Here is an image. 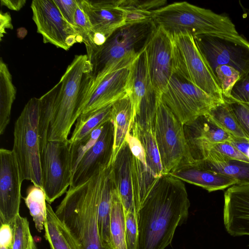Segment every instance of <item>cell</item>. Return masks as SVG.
I'll return each mask as SVG.
<instances>
[{"instance_id": "1", "label": "cell", "mask_w": 249, "mask_h": 249, "mask_svg": "<svg viewBox=\"0 0 249 249\" xmlns=\"http://www.w3.org/2000/svg\"><path fill=\"white\" fill-rule=\"evenodd\" d=\"M190 201L181 180L164 175L139 213L138 249H165L188 217Z\"/></svg>"}, {"instance_id": "2", "label": "cell", "mask_w": 249, "mask_h": 249, "mask_svg": "<svg viewBox=\"0 0 249 249\" xmlns=\"http://www.w3.org/2000/svg\"><path fill=\"white\" fill-rule=\"evenodd\" d=\"M108 167L101 169L86 183L76 187H69L55 211L81 249H106L99 234L98 208Z\"/></svg>"}, {"instance_id": "3", "label": "cell", "mask_w": 249, "mask_h": 249, "mask_svg": "<svg viewBox=\"0 0 249 249\" xmlns=\"http://www.w3.org/2000/svg\"><path fill=\"white\" fill-rule=\"evenodd\" d=\"M94 81L87 54L75 55L58 82L59 88L48 142L69 140L71 128L87 104Z\"/></svg>"}, {"instance_id": "4", "label": "cell", "mask_w": 249, "mask_h": 249, "mask_svg": "<svg viewBox=\"0 0 249 249\" xmlns=\"http://www.w3.org/2000/svg\"><path fill=\"white\" fill-rule=\"evenodd\" d=\"M152 20L172 37L189 34L194 37L204 35H240L231 19L186 1L167 4L153 12Z\"/></svg>"}, {"instance_id": "5", "label": "cell", "mask_w": 249, "mask_h": 249, "mask_svg": "<svg viewBox=\"0 0 249 249\" xmlns=\"http://www.w3.org/2000/svg\"><path fill=\"white\" fill-rule=\"evenodd\" d=\"M39 98H31L16 120L12 150L17 160L23 180L42 188L41 153L38 132Z\"/></svg>"}, {"instance_id": "6", "label": "cell", "mask_w": 249, "mask_h": 249, "mask_svg": "<svg viewBox=\"0 0 249 249\" xmlns=\"http://www.w3.org/2000/svg\"><path fill=\"white\" fill-rule=\"evenodd\" d=\"M156 27L152 20L125 24L112 34L89 60L94 82L124 58L141 54Z\"/></svg>"}, {"instance_id": "7", "label": "cell", "mask_w": 249, "mask_h": 249, "mask_svg": "<svg viewBox=\"0 0 249 249\" xmlns=\"http://www.w3.org/2000/svg\"><path fill=\"white\" fill-rule=\"evenodd\" d=\"M155 131L164 175L195 162L185 138L184 125L160 99L157 103Z\"/></svg>"}, {"instance_id": "8", "label": "cell", "mask_w": 249, "mask_h": 249, "mask_svg": "<svg viewBox=\"0 0 249 249\" xmlns=\"http://www.w3.org/2000/svg\"><path fill=\"white\" fill-rule=\"evenodd\" d=\"M172 37L174 73L224 102L219 85L198 49L194 36L186 33Z\"/></svg>"}, {"instance_id": "9", "label": "cell", "mask_w": 249, "mask_h": 249, "mask_svg": "<svg viewBox=\"0 0 249 249\" xmlns=\"http://www.w3.org/2000/svg\"><path fill=\"white\" fill-rule=\"evenodd\" d=\"M160 100L184 125L207 114L223 103L176 73L171 76Z\"/></svg>"}, {"instance_id": "10", "label": "cell", "mask_w": 249, "mask_h": 249, "mask_svg": "<svg viewBox=\"0 0 249 249\" xmlns=\"http://www.w3.org/2000/svg\"><path fill=\"white\" fill-rule=\"evenodd\" d=\"M194 37L213 74L215 68L220 65L232 67L241 76L249 70V42L242 36L204 35Z\"/></svg>"}, {"instance_id": "11", "label": "cell", "mask_w": 249, "mask_h": 249, "mask_svg": "<svg viewBox=\"0 0 249 249\" xmlns=\"http://www.w3.org/2000/svg\"><path fill=\"white\" fill-rule=\"evenodd\" d=\"M42 189L51 204L67 192L71 185L72 168L70 143L48 142L41 153Z\"/></svg>"}, {"instance_id": "12", "label": "cell", "mask_w": 249, "mask_h": 249, "mask_svg": "<svg viewBox=\"0 0 249 249\" xmlns=\"http://www.w3.org/2000/svg\"><path fill=\"white\" fill-rule=\"evenodd\" d=\"M31 8L37 32L44 43L68 51L74 44L82 42L76 29L63 18L53 0H34Z\"/></svg>"}, {"instance_id": "13", "label": "cell", "mask_w": 249, "mask_h": 249, "mask_svg": "<svg viewBox=\"0 0 249 249\" xmlns=\"http://www.w3.org/2000/svg\"><path fill=\"white\" fill-rule=\"evenodd\" d=\"M144 52L151 85L159 99L174 73L173 37L156 27Z\"/></svg>"}, {"instance_id": "14", "label": "cell", "mask_w": 249, "mask_h": 249, "mask_svg": "<svg viewBox=\"0 0 249 249\" xmlns=\"http://www.w3.org/2000/svg\"><path fill=\"white\" fill-rule=\"evenodd\" d=\"M139 55L124 58L94 82L82 113L94 111L113 104L126 94L129 68Z\"/></svg>"}, {"instance_id": "15", "label": "cell", "mask_w": 249, "mask_h": 249, "mask_svg": "<svg viewBox=\"0 0 249 249\" xmlns=\"http://www.w3.org/2000/svg\"><path fill=\"white\" fill-rule=\"evenodd\" d=\"M0 221L12 225L19 214L23 181L13 151L0 149Z\"/></svg>"}, {"instance_id": "16", "label": "cell", "mask_w": 249, "mask_h": 249, "mask_svg": "<svg viewBox=\"0 0 249 249\" xmlns=\"http://www.w3.org/2000/svg\"><path fill=\"white\" fill-rule=\"evenodd\" d=\"M113 141L114 128L110 120L105 124L98 140L78 163L70 187H76L86 183L101 169L111 165Z\"/></svg>"}, {"instance_id": "17", "label": "cell", "mask_w": 249, "mask_h": 249, "mask_svg": "<svg viewBox=\"0 0 249 249\" xmlns=\"http://www.w3.org/2000/svg\"><path fill=\"white\" fill-rule=\"evenodd\" d=\"M185 138L195 162L207 159L214 144L229 142L232 137L219 127L207 115L184 125Z\"/></svg>"}, {"instance_id": "18", "label": "cell", "mask_w": 249, "mask_h": 249, "mask_svg": "<svg viewBox=\"0 0 249 249\" xmlns=\"http://www.w3.org/2000/svg\"><path fill=\"white\" fill-rule=\"evenodd\" d=\"M223 221L231 235H249V184H237L225 191Z\"/></svg>"}, {"instance_id": "19", "label": "cell", "mask_w": 249, "mask_h": 249, "mask_svg": "<svg viewBox=\"0 0 249 249\" xmlns=\"http://www.w3.org/2000/svg\"><path fill=\"white\" fill-rule=\"evenodd\" d=\"M95 34L107 38L125 25L124 14L120 8V0H77Z\"/></svg>"}, {"instance_id": "20", "label": "cell", "mask_w": 249, "mask_h": 249, "mask_svg": "<svg viewBox=\"0 0 249 249\" xmlns=\"http://www.w3.org/2000/svg\"><path fill=\"white\" fill-rule=\"evenodd\" d=\"M132 158L131 152L125 142L111 163V174L125 215L131 212L138 221L133 188Z\"/></svg>"}, {"instance_id": "21", "label": "cell", "mask_w": 249, "mask_h": 249, "mask_svg": "<svg viewBox=\"0 0 249 249\" xmlns=\"http://www.w3.org/2000/svg\"><path fill=\"white\" fill-rule=\"evenodd\" d=\"M169 175L209 192L224 190L238 184L236 180L228 176L204 169L194 163L184 165Z\"/></svg>"}, {"instance_id": "22", "label": "cell", "mask_w": 249, "mask_h": 249, "mask_svg": "<svg viewBox=\"0 0 249 249\" xmlns=\"http://www.w3.org/2000/svg\"><path fill=\"white\" fill-rule=\"evenodd\" d=\"M152 89L143 50L130 66L126 85V94L132 107V122L139 112L142 101Z\"/></svg>"}, {"instance_id": "23", "label": "cell", "mask_w": 249, "mask_h": 249, "mask_svg": "<svg viewBox=\"0 0 249 249\" xmlns=\"http://www.w3.org/2000/svg\"><path fill=\"white\" fill-rule=\"evenodd\" d=\"M195 163L232 178L238 184H249V162L232 159L212 150L206 160Z\"/></svg>"}, {"instance_id": "24", "label": "cell", "mask_w": 249, "mask_h": 249, "mask_svg": "<svg viewBox=\"0 0 249 249\" xmlns=\"http://www.w3.org/2000/svg\"><path fill=\"white\" fill-rule=\"evenodd\" d=\"M132 119L131 101L126 94L112 105L110 121L114 128V141L111 163L125 142Z\"/></svg>"}, {"instance_id": "25", "label": "cell", "mask_w": 249, "mask_h": 249, "mask_svg": "<svg viewBox=\"0 0 249 249\" xmlns=\"http://www.w3.org/2000/svg\"><path fill=\"white\" fill-rule=\"evenodd\" d=\"M115 185L111 174V165L106 170L101 188L99 208L98 225L102 243L106 249H112L110 236V219L112 197Z\"/></svg>"}, {"instance_id": "26", "label": "cell", "mask_w": 249, "mask_h": 249, "mask_svg": "<svg viewBox=\"0 0 249 249\" xmlns=\"http://www.w3.org/2000/svg\"><path fill=\"white\" fill-rule=\"evenodd\" d=\"M45 238L51 249H81L70 232L47 203Z\"/></svg>"}, {"instance_id": "27", "label": "cell", "mask_w": 249, "mask_h": 249, "mask_svg": "<svg viewBox=\"0 0 249 249\" xmlns=\"http://www.w3.org/2000/svg\"><path fill=\"white\" fill-rule=\"evenodd\" d=\"M17 89L7 64L0 60V134L2 135L10 121L12 106Z\"/></svg>"}, {"instance_id": "28", "label": "cell", "mask_w": 249, "mask_h": 249, "mask_svg": "<svg viewBox=\"0 0 249 249\" xmlns=\"http://www.w3.org/2000/svg\"><path fill=\"white\" fill-rule=\"evenodd\" d=\"M167 5L165 0H120L125 24H133L152 20L153 12Z\"/></svg>"}, {"instance_id": "29", "label": "cell", "mask_w": 249, "mask_h": 249, "mask_svg": "<svg viewBox=\"0 0 249 249\" xmlns=\"http://www.w3.org/2000/svg\"><path fill=\"white\" fill-rule=\"evenodd\" d=\"M112 105L94 111L81 113L75 122V128L69 139L70 142L82 139L96 128L110 121Z\"/></svg>"}, {"instance_id": "30", "label": "cell", "mask_w": 249, "mask_h": 249, "mask_svg": "<svg viewBox=\"0 0 249 249\" xmlns=\"http://www.w3.org/2000/svg\"><path fill=\"white\" fill-rule=\"evenodd\" d=\"M125 228L124 209L115 186L112 193L110 219V236L112 249H127Z\"/></svg>"}, {"instance_id": "31", "label": "cell", "mask_w": 249, "mask_h": 249, "mask_svg": "<svg viewBox=\"0 0 249 249\" xmlns=\"http://www.w3.org/2000/svg\"><path fill=\"white\" fill-rule=\"evenodd\" d=\"M59 84L58 82L41 97L40 113L38 121V132L40 153L48 142V136L51 121L53 119Z\"/></svg>"}, {"instance_id": "32", "label": "cell", "mask_w": 249, "mask_h": 249, "mask_svg": "<svg viewBox=\"0 0 249 249\" xmlns=\"http://www.w3.org/2000/svg\"><path fill=\"white\" fill-rule=\"evenodd\" d=\"M38 232L44 229L46 217V197L43 189L33 184L28 187L23 198Z\"/></svg>"}, {"instance_id": "33", "label": "cell", "mask_w": 249, "mask_h": 249, "mask_svg": "<svg viewBox=\"0 0 249 249\" xmlns=\"http://www.w3.org/2000/svg\"><path fill=\"white\" fill-rule=\"evenodd\" d=\"M207 114L232 137L249 139L224 102L214 107Z\"/></svg>"}, {"instance_id": "34", "label": "cell", "mask_w": 249, "mask_h": 249, "mask_svg": "<svg viewBox=\"0 0 249 249\" xmlns=\"http://www.w3.org/2000/svg\"><path fill=\"white\" fill-rule=\"evenodd\" d=\"M13 231L12 249H37L31 234L29 223L18 214L12 225Z\"/></svg>"}, {"instance_id": "35", "label": "cell", "mask_w": 249, "mask_h": 249, "mask_svg": "<svg viewBox=\"0 0 249 249\" xmlns=\"http://www.w3.org/2000/svg\"><path fill=\"white\" fill-rule=\"evenodd\" d=\"M75 25L82 42L85 45L87 55L89 60L97 49L94 42L95 33L92 30L88 18L79 5L75 17Z\"/></svg>"}, {"instance_id": "36", "label": "cell", "mask_w": 249, "mask_h": 249, "mask_svg": "<svg viewBox=\"0 0 249 249\" xmlns=\"http://www.w3.org/2000/svg\"><path fill=\"white\" fill-rule=\"evenodd\" d=\"M104 124L99 126L82 139L72 143L70 142L72 174L86 153L98 140L103 131Z\"/></svg>"}, {"instance_id": "37", "label": "cell", "mask_w": 249, "mask_h": 249, "mask_svg": "<svg viewBox=\"0 0 249 249\" xmlns=\"http://www.w3.org/2000/svg\"><path fill=\"white\" fill-rule=\"evenodd\" d=\"M214 75L221 89L223 97H230L232 88L241 74L232 67L228 65H220L217 67Z\"/></svg>"}, {"instance_id": "38", "label": "cell", "mask_w": 249, "mask_h": 249, "mask_svg": "<svg viewBox=\"0 0 249 249\" xmlns=\"http://www.w3.org/2000/svg\"><path fill=\"white\" fill-rule=\"evenodd\" d=\"M237 123L249 137V107L230 98H224Z\"/></svg>"}, {"instance_id": "39", "label": "cell", "mask_w": 249, "mask_h": 249, "mask_svg": "<svg viewBox=\"0 0 249 249\" xmlns=\"http://www.w3.org/2000/svg\"><path fill=\"white\" fill-rule=\"evenodd\" d=\"M229 98L249 107V70L240 77L233 86Z\"/></svg>"}, {"instance_id": "40", "label": "cell", "mask_w": 249, "mask_h": 249, "mask_svg": "<svg viewBox=\"0 0 249 249\" xmlns=\"http://www.w3.org/2000/svg\"><path fill=\"white\" fill-rule=\"evenodd\" d=\"M125 240L127 249H138V221L135 215L128 212L125 215Z\"/></svg>"}, {"instance_id": "41", "label": "cell", "mask_w": 249, "mask_h": 249, "mask_svg": "<svg viewBox=\"0 0 249 249\" xmlns=\"http://www.w3.org/2000/svg\"><path fill=\"white\" fill-rule=\"evenodd\" d=\"M53 1L63 18L75 28V17L78 7L77 0H53Z\"/></svg>"}, {"instance_id": "42", "label": "cell", "mask_w": 249, "mask_h": 249, "mask_svg": "<svg viewBox=\"0 0 249 249\" xmlns=\"http://www.w3.org/2000/svg\"><path fill=\"white\" fill-rule=\"evenodd\" d=\"M212 150L232 159L249 162V159L229 142L216 143L213 145Z\"/></svg>"}, {"instance_id": "43", "label": "cell", "mask_w": 249, "mask_h": 249, "mask_svg": "<svg viewBox=\"0 0 249 249\" xmlns=\"http://www.w3.org/2000/svg\"><path fill=\"white\" fill-rule=\"evenodd\" d=\"M13 26L12 23V19L8 12L3 13L2 11L0 14V40L6 33V29H12Z\"/></svg>"}, {"instance_id": "44", "label": "cell", "mask_w": 249, "mask_h": 249, "mask_svg": "<svg viewBox=\"0 0 249 249\" xmlns=\"http://www.w3.org/2000/svg\"><path fill=\"white\" fill-rule=\"evenodd\" d=\"M229 142L249 159V139L232 137Z\"/></svg>"}, {"instance_id": "45", "label": "cell", "mask_w": 249, "mask_h": 249, "mask_svg": "<svg viewBox=\"0 0 249 249\" xmlns=\"http://www.w3.org/2000/svg\"><path fill=\"white\" fill-rule=\"evenodd\" d=\"M25 0H1V6H5L11 10L19 11L25 4Z\"/></svg>"}, {"instance_id": "46", "label": "cell", "mask_w": 249, "mask_h": 249, "mask_svg": "<svg viewBox=\"0 0 249 249\" xmlns=\"http://www.w3.org/2000/svg\"><path fill=\"white\" fill-rule=\"evenodd\" d=\"M13 241L0 242V249H12Z\"/></svg>"}]
</instances>
